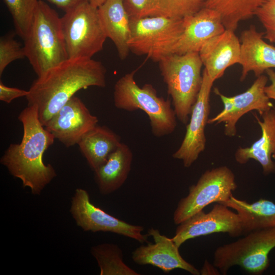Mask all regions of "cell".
I'll list each match as a JSON object with an SVG mask.
<instances>
[{"label": "cell", "instance_id": "obj_10", "mask_svg": "<svg viewBox=\"0 0 275 275\" xmlns=\"http://www.w3.org/2000/svg\"><path fill=\"white\" fill-rule=\"evenodd\" d=\"M70 212L77 226L84 231L111 232L141 243L148 242V234H142L143 226L126 223L95 206L84 189H76L71 199Z\"/></svg>", "mask_w": 275, "mask_h": 275}, {"label": "cell", "instance_id": "obj_35", "mask_svg": "<svg viewBox=\"0 0 275 275\" xmlns=\"http://www.w3.org/2000/svg\"><path fill=\"white\" fill-rule=\"evenodd\" d=\"M107 0H89L90 4L95 8H98Z\"/></svg>", "mask_w": 275, "mask_h": 275}, {"label": "cell", "instance_id": "obj_24", "mask_svg": "<svg viewBox=\"0 0 275 275\" xmlns=\"http://www.w3.org/2000/svg\"><path fill=\"white\" fill-rule=\"evenodd\" d=\"M264 0H206L204 7L220 14L226 30L234 31L238 23L255 15Z\"/></svg>", "mask_w": 275, "mask_h": 275}, {"label": "cell", "instance_id": "obj_34", "mask_svg": "<svg viewBox=\"0 0 275 275\" xmlns=\"http://www.w3.org/2000/svg\"><path fill=\"white\" fill-rule=\"evenodd\" d=\"M200 274H219V270L213 264L211 265L208 261H205L204 265L200 270Z\"/></svg>", "mask_w": 275, "mask_h": 275}, {"label": "cell", "instance_id": "obj_13", "mask_svg": "<svg viewBox=\"0 0 275 275\" xmlns=\"http://www.w3.org/2000/svg\"><path fill=\"white\" fill-rule=\"evenodd\" d=\"M202 86L193 107L184 139L173 157L190 167L204 151L206 146L205 128L210 112L209 98L214 81L204 69Z\"/></svg>", "mask_w": 275, "mask_h": 275}, {"label": "cell", "instance_id": "obj_33", "mask_svg": "<svg viewBox=\"0 0 275 275\" xmlns=\"http://www.w3.org/2000/svg\"><path fill=\"white\" fill-rule=\"evenodd\" d=\"M265 73L270 81V84L266 86L264 89L265 92L270 99L275 100V71L272 69H269Z\"/></svg>", "mask_w": 275, "mask_h": 275}, {"label": "cell", "instance_id": "obj_2", "mask_svg": "<svg viewBox=\"0 0 275 275\" xmlns=\"http://www.w3.org/2000/svg\"><path fill=\"white\" fill-rule=\"evenodd\" d=\"M18 119L23 126L22 140L19 144L10 145L0 162L12 176L21 180L23 187L39 195L57 176L52 165L45 164L43 160L55 138L41 123L36 106L28 105Z\"/></svg>", "mask_w": 275, "mask_h": 275}, {"label": "cell", "instance_id": "obj_20", "mask_svg": "<svg viewBox=\"0 0 275 275\" xmlns=\"http://www.w3.org/2000/svg\"><path fill=\"white\" fill-rule=\"evenodd\" d=\"M99 17L107 38L114 43L119 56L124 60L130 51V17L124 0H107L98 8Z\"/></svg>", "mask_w": 275, "mask_h": 275}, {"label": "cell", "instance_id": "obj_3", "mask_svg": "<svg viewBox=\"0 0 275 275\" xmlns=\"http://www.w3.org/2000/svg\"><path fill=\"white\" fill-rule=\"evenodd\" d=\"M23 40L25 57L38 76L69 59L61 17L42 0L38 2Z\"/></svg>", "mask_w": 275, "mask_h": 275}, {"label": "cell", "instance_id": "obj_25", "mask_svg": "<svg viewBox=\"0 0 275 275\" xmlns=\"http://www.w3.org/2000/svg\"><path fill=\"white\" fill-rule=\"evenodd\" d=\"M91 253L97 262L100 275H139L123 261V252L116 244L104 243L94 245Z\"/></svg>", "mask_w": 275, "mask_h": 275}, {"label": "cell", "instance_id": "obj_9", "mask_svg": "<svg viewBox=\"0 0 275 275\" xmlns=\"http://www.w3.org/2000/svg\"><path fill=\"white\" fill-rule=\"evenodd\" d=\"M235 175L226 166L206 170L196 184L189 188L187 196L178 203L173 222L179 225L213 203L228 201L237 188Z\"/></svg>", "mask_w": 275, "mask_h": 275}, {"label": "cell", "instance_id": "obj_5", "mask_svg": "<svg viewBox=\"0 0 275 275\" xmlns=\"http://www.w3.org/2000/svg\"><path fill=\"white\" fill-rule=\"evenodd\" d=\"M158 63L177 118L186 124L202 84L203 65L199 52L171 53Z\"/></svg>", "mask_w": 275, "mask_h": 275}, {"label": "cell", "instance_id": "obj_4", "mask_svg": "<svg viewBox=\"0 0 275 275\" xmlns=\"http://www.w3.org/2000/svg\"><path fill=\"white\" fill-rule=\"evenodd\" d=\"M136 70L125 74L115 84V107L128 112L144 111L149 118L151 132L156 137L171 134L176 129L177 119L172 101L159 96L150 84L139 87L134 79Z\"/></svg>", "mask_w": 275, "mask_h": 275}, {"label": "cell", "instance_id": "obj_7", "mask_svg": "<svg viewBox=\"0 0 275 275\" xmlns=\"http://www.w3.org/2000/svg\"><path fill=\"white\" fill-rule=\"evenodd\" d=\"M62 27L69 58L91 59L102 50L107 38L98 8L89 2L82 3L65 12Z\"/></svg>", "mask_w": 275, "mask_h": 275}, {"label": "cell", "instance_id": "obj_15", "mask_svg": "<svg viewBox=\"0 0 275 275\" xmlns=\"http://www.w3.org/2000/svg\"><path fill=\"white\" fill-rule=\"evenodd\" d=\"M147 234L154 243L142 244L132 252V260L139 265H151L168 273L175 269L185 270L193 275H199L200 271L184 260L180 254L179 248L171 238L161 234L157 229H148Z\"/></svg>", "mask_w": 275, "mask_h": 275}, {"label": "cell", "instance_id": "obj_12", "mask_svg": "<svg viewBox=\"0 0 275 275\" xmlns=\"http://www.w3.org/2000/svg\"><path fill=\"white\" fill-rule=\"evenodd\" d=\"M268 77L262 74L257 77L252 85L245 92L234 96L228 97L214 88V92L218 95L224 104L223 109L208 123H225V133L229 136L236 134V124L244 114L253 110L257 111L262 115L273 107V104L266 95L264 89Z\"/></svg>", "mask_w": 275, "mask_h": 275}, {"label": "cell", "instance_id": "obj_28", "mask_svg": "<svg viewBox=\"0 0 275 275\" xmlns=\"http://www.w3.org/2000/svg\"><path fill=\"white\" fill-rule=\"evenodd\" d=\"M14 33L10 32L0 38L1 76L12 62L26 58L24 47L14 38Z\"/></svg>", "mask_w": 275, "mask_h": 275}, {"label": "cell", "instance_id": "obj_14", "mask_svg": "<svg viewBox=\"0 0 275 275\" xmlns=\"http://www.w3.org/2000/svg\"><path fill=\"white\" fill-rule=\"evenodd\" d=\"M81 100L73 96L47 122L45 128L66 147L79 143L82 137L98 124Z\"/></svg>", "mask_w": 275, "mask_h": 275}, {"label": "cell", "instance_id": "obj_6", "mask_svg": "<svg viewBox=\"0 0 275 275\" xmlns=\"http://www.w3.org/2000/svg\"><path fill=\"white\" fill-rule=\"evenodd\" d=\"M237 240L217 247L213 264L223 274L239 266L253 274H262L269 266V254L275 248V227L252 231Z\"/></svg>", "mask_w": 275, "mask_h": 275}, {"label": "cell", "instance_id": "obj_11", "mask_svg": "<svg viewBox=\"0 0 275 275\" xmlns=\"http://www.w3.org/2000/svg\"><path fill=\"white\" fill-rule=\"evenodd\" d=\"M216 233H226L232 237L242 235L238 214L219 203L208 212L202 210L178 225L171 239L180 248L189 239Z\"/></svg>", "mask_w": 275, "mask_h": 275}, {"label": "cell", "instance_id": "obj_29", "mask_svg": "<svg viewBox=\"0 0 275 275\" xmlns=\"http://www.w3.org/2000/svg\"><path fill=\"white\" fill-rule=\"evenodd\" d=\"M255 15L265 30L264 38L275 44V0H264Z\"/></svg>", "mask_w": 275, "mask_h": 275}, {"label": "cell", "instance_id": "obj_8", "mask_svg": "<svg viewBox=\"0 0 275 275\" xmlns=\"http://www.w3.org/2000/svg\"><path fill=\"white\" fill-rule=\"evenodd\" d=\"M130 51L155 62L172 53L184 29L183 19L166 16L130 19Z\"/></svg>", "mask_w": 275, "mask_h": 275}, {"label": "cell", "instance_id": "obj_30", "mask_svg": "<svg viewBox=\"0 0 275 275\" xmlns=\"http://www.w3.org/2000/svg\"><path fill=\"white\" fill-rule=\"evenodd\" d=\"M171 16L183 19L202 9L206 0H167Z\"/></svg>", "mask_w": 275, "mask_h": 275}, {"label": "cell", "instance_id": "obj_18", "mask_svg": "<svg viewBox=\"0 0 275 275\" xmlns=\"http://www.w3.org/2000/svg\"><path fill=\"white\" fill-rule=\"evenodd\" d=\"M263 35L253 25L241 33L239 63L242 67L241 81L251 71L258 77L267 69L275 68V46L266 42Z\"/></svg>", "mask_w": 275, "mask_h": 275}, {"label": "cell", "instance_id": "obj_21", "mask_svg": "<svg viewBox=\"0 0 275 275\" xmlns=\"http://www.w3.org/2000/svg\"><path fill=\"white\" fill-rule=\"evenodd\" d=\"M132 160L130 148L122 142L106 161L94 171L95 180L101 194H110L123 185L130 173Z\"/></svg>", "mask_w": 275, "mask_h": 275}, {"label": "cell", "instance_id": "obj_1", "mask_svg": "<svg viewBox=\"0 0 275 275\" xmlns=\"http://www.w3.org/2000/svg\"><path fill=\"white\" fill-rule=\"evenodd\" d=\"M106 69L99 61L69 58L38 76L25 97L28 105L37 107L39 119L47 122L79 90L106 85Z\"/></svg>", "mask_w": 275, "mask_h": 275}, {"label": "cell", "instance_id": "obj_17", "mask_svg": "<svg viewBox=\"0 0 275 275\" xmlns=\"http://www.w3.org/2000/svg\"><path fill=\"white\" fill-rule=\"evenodd\" d=\"M199 54L208 75L213 80L221 77L230 66L239 64L240 42L234 31H225L202 46Z\"/></svg>", "mask_w": 275, "mask_h": 275}, {"label": "cell", "instance_id": "obj_26", "mask_svg": "<svg viewBox=\"0 0 275 275\" xmlns=\"http://www.w3.org/2000/svg\"><path fill=\"white\" fill-rule=\"evenodd\" d=\"M12 17L15 33L24 40L39 0H3Z\"/></svg>", "mask_w": 275, "mask_h": 275}, {"label": "cell", "instance_id": "obj_16", "mask_svg": "<svg viewBox=\"0 0 275 275\" xmlns=\"http://www.w3.org/2000/svg\"><path fill=\"white\" fill-rule=\"evenodd\" d=\"M183 20V31L172 53L199 52L206 41L226 30L219 13L205 7Z\"/></svg>", "mask_w": 275, "mask_h": 275}, {"label": "cell", "instance_id": "obj_22", "mask_svg": "<svg viewBox=\"0 0 275 275\" xmlns=\"http://www.w3.org/2000/svg\"><path fill=\"white\" fill-rule=\"evenodd\" d=\"M221 203L234 209L238 214L242 235L252 231L275 227V203L270 200L260 199L249 203L232 195L228 201Z\"/></svg>", "mask_w": 275, "mask_h": 275}, {"label": "cell", "instance_id": "obj_31", "mask_svg": "<svg viewBox=\"0 0 275 275\" xmlns=\"http://www.w3.org/2000/svg\"><path fill=\"white\" fill-rule=\"evenodd\" d=\"M29 91L22 90L17 88L9 87L0 81V100L7 103H11L14 99L26 97Z\"/></svg>", "mask_w": 275, "mask_h": 275}, {"label": "cell", "instance_id": "obj_23", "mask_svg": "<svg viewBox=\"0 0 275 275\" xmlns=\"http://www.w3.org/2000/svg\"><path fill=\"white\" fill-rule=\"evenodd\" d=\"M120 136L105 126L97 125L78 144L90 168L94 171L103 164L121 143Z\"/></svg>", "mask_w": 275, "mask_h": 275}, {"label": "cell", "instance_id": "obj_32", "mask_svg": "<svg viewBox=\"0 0 275 275\" xmlns=\"http://www.w3.org/2000/svg\"><path fill=\"white\" fill-rule=\"evenodd\" d=\"M65 12L73 7L89 0H48Z\"/></svg>", "mask_w": 275, "mask_h": 275}, {"label": "cell", "instance_id": "obj_19", "mask_svg": "<svg viewBox=\"0 0 275 275\" xmlns=\"http://www.w3.org/2000/svg\"><path fill=\"white\" fill-rule=\"evenodd\" d=\"M262 120L256 116L261 128V136L251 146L239 147L235 153V159L240 164L250 159L258 161L264 175L275 173V108H271L262 115Z\"/></svg>", "mask_w": 275, "mask_h": 275}, {"label": "cell", "instance_id": "obj_27", "mask_svg": "<svg viewBox=\"0 0 275 275\" xmlns=\"http://www.w3.org/2000/svg\"><path fill=\"white\" fill-rule=\"evenodd\" d=\"M124 4L130 19L171 17L167 0H124Z\"/></svg>", "mask_w": 275, "mask_h": 275}]
</instances>
